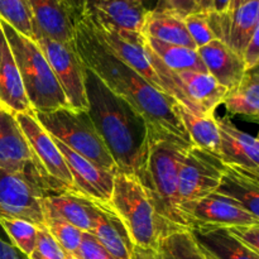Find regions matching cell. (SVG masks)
Here are the masks:
<instances>
[{
  "label": "cell",
  "instance_id": "obj_1",
  "mask_svg": "<svg viewBox=\"0 0 259 259\" xmlns=\"http://www.w3.org/2000/svg\"><path fill=\"white\" fill-rule=\"evenodd\" d=\"M83 4L78 5L76 12L73 37V47L83 67L95 73L115 95L124 99L143 116L151 138L176 137L191 143L177 113L179 103L149 85L99 42L83 14Z\"/></svg>",
  "mask_w": 259,
  "mask_h": 259
},
{
  "label": "cell",
  "instance_id": "obj_2",
  "mask_svg": "<svg viewBox=\"0 0 259 259\" xmlns=\"http://www.w3.org/2000/svg\"><path fill=\"white\" fill-rule=\"evenodd\" d=\"M88 114L119 172L142 181L148 156L149 133L143 116L83 67Z\"/></svg>",
  "mask_w": 259,
  "mask_h": 259
},
{
  "label": "cell",
  "instance_id": "obj_3",
  "mask_svg": "<svg viewBox=\"0 0 259 259\" xmlns=\"http://www.w3.org/2000/svg\"><path fill=\"white\" fill-rule=\"evenodd\" d=\"M108 204L125 225L136 248L158 250L166 235L182 230L159 215L146 187L131 175H115Z\"/></svg>",
  "mask_w": 259,
  "mask_h": 259
},
{
  "label": "cell",
  "instance_id": "obj_4",
  "mask_svg": "<svg viewBox=\"0 0 259 259\" xmlns=\"http://www.w3.org/2000/svg\"><path fill=\"white\" fill-rule=\"evenodd\" d=\"M0 27L18 66L32 111L47 113L68 108L70 105L65 93L38 43L20 34L2 19Z\"/></svg>",
  "mask_w": 259,
  "mask_h": 259
},
{
  "label": "cell",
  "instance_id": "obj_5",
  "mask_svg": "<svg viewBox=\"0 0 259 259\" xmlns=\"http://www.w3.org/2000/svg\"><path fill=\"white\" fill-rule=\"evenodd\" d=\"M191 143L176 137L149 139L148 156L142 184L151 195L161 217L180 229H187L179 211V172L185 152Z\"/></svg>",
  "mask_w": 259,
  "mask_h": 259
},
{
  "label": "cell",
  "instance_id": "obj_6",
  "mask_svg": "<svg viewBox=\"0 0 259 259\" xmlns=\"http://www.w3.org/2000/svg\"><path fill=\"white\" fill-rule=\"evenodd\" d=\"M33 115L51 137L62 142L66 147L100 168L111 174H118V166L109 153L88 111L76 110L68 106L47 113L33 111Z\"/></svg>",
  "mask_w": 259,
  "mask_h": 259
},
{
  "label": "cell",
  "instance_id": "obj_7",
  "mask_svg": "<svg viewBox=\"0 0 259 259\" xmlns=\"http://www.w3.org/2000/svg\"><path fill=\"white\" fill-rule=\"evenodd\" d=\"M66 191L71 190L56 181L0 171V218L22 219L43 229V199Z\"/></svg>",
  "mask_w": 259,
  "mask_h": 259
},
{
  "label": "cell",
  "instance_id": "obj_8",
  "mask_svg": "<svg viewBox=\"0 0 259 259\" xmlns=\"http://www.w3.org/2000/svg\"><path fill=\"white\" fill-rule=\"evenodd\" d=\"M85 4L82 5L83 14L99 42L106 50L110 51L115 57L123 61L132 70L142 76L149 85L162 93L161 82L147 57L146 45H144V38L142 33L119 29L111 24L101 22L89 13Z\"/></svg>",
  "mask_w": 259,
  "mask_h": 259
},
{
  "label": "cell",
  "instance_id": "obj_9",
  "mask_svg": "<svg viewBox=\"0 0 259 259\" xmlns=\"http://www.w3.org/2000/svg\"><path fill=\"white\" fill-rule=\"evenodd\" d=\"M34 40L55 72L68 105L76 110H88L83 66L76 53L73 43H62L51 39L37 28H34Z\"/></svg>",
  "mask_w": 259,
  "mask_h": 259
},
{
  "label": "cell",
  "instance_id": "obj_10",
  "mask_svg": "<svg viewBox=\"0 0 259 259\" xmlns=\"http://www.w3.org/2000/svg\"><path fill=\"white\" fill-rule=\"evenodd\" d=\"M225 167L219 156L191 144L180 166L177 185L180 205L196 201L217 191Z\"/></svg>",
  "mask_w": 259,
  "mask_h": 259
},
{
  "label": "cell",
  "instance_id": "obj_11",
  "mask_svg": "<svg viewBox=\"0 0 259 259\" xmlns=\"http://www.w3.org/2000/svg\"><path fill=\"white\" fill-rule=\"evenodd\" d=\"M179 211L187 229L192 227L228 228L259 224L258 218L253 217L242 205L217 192L196 201L181 204Z\"/></svg>",
  "mask_w": 259,
  "mask_h": 259
},
{
  "label": "cell",
  "instance_id": "obj_12",
  "mask_svg": "<svg viewBox=\"0 0 259 259\" xmlns=\"http://www.w3.org/2000/svg\"><path fill=\"white\" fill-rule=\"evenodd\" d=\"M0 171L55 181L48 176L46 169L30 149L14 114L2 108H0Z\"/></svg>",
  "mask_w": 259,
  "mask_h": 259
},
{
  "label": "cell",
  "instance_id": "obj_13",
  "mask_svg": "<svg viewBox=\"0 0 259 259\" xmlns=\"http://www.w3.org/2000/svg\"><path fill=\"white\" fill-rule=\"evenodd\" d=\"M207 19L215 38L242 56L253 33L259 28V0H252L225 13L209 12Z\"/></svg>",
  "mask_w": 259,
  "mask_h": 259
},
{
  "label": "cell",
  "instance_id": "obj_14",
  "mask_svg": "<svg viewBox=\"0 0 259 259\" xmlns=\"http://www.w3.org/2000/svg\"><path fill=\"white\" fill-rule=\"evenodd\" d=\"M15 119L27 139L30 149L37 157L38 161L40 162L43 168L46 169L48 176L55 181L62 184L71 191L76 192L72 177H71L62 153L56 146L55 139L35 120L33 111L32 113L15 114Z\"/></svg>",
  "mask_w": 259,
  "mask_h": 259
},
{
  "label": "cell",
  "instance_id": "obj_15",
  "mask_svg": "<svg viewBox=\"0 0 259 259\" xmlns=\"http://www.w3.org/2000/svg\"><path fill=\"white\" fill-rule=\"evenodd\" d=\"M53 139L65 158L76 192L94 201L108 204L113 194L114 177L116 174L100 168L95 163L66 147L58 139Z\"/></svg>",
  "mask_w": 259,
  "mask_h": 259
},
{
  "label": "cell",
  "instance_id": "obj_16",
  "mask_svg": "<svg viewBox=\"0 0 259 259\" xmlns=\"http://www.w3.org/2000/svg\"><path fill=\"white\" fill-rule=\"evenodd\" d=\"M34 28L51 39L73 43L77 7L73 0H28Z\"/></svg>",
  "mask_w": 259,
  "mask_h": 259
},
{
  "label": "cell",
  "instance_id": "obj_17",
  "mask_svg": "<svg viewBox=\"0 0 259 259\" xmlns=\"http://www.w3.org/2000/svg\"><path fill=\"white\" fill-rule=\"evenodd\" d=\"M220 131V159L225 166L259 172L258 138L238 129L229 119H217Z\"/></svg>",
  "mask_w": 259,
  "mask_h": 259
},
{
  "label": "cell",
  "instance_id": "obj_18",
  "mask_svg": "<svg viewBox=\"0 0 259 259\" xmlns=\"http://www.w3.org/2000/svg\"><path fill=\"white\" fill-rule=\"evenodd\" d=\"M45 220H60L78 228L81 232L91 233L94 229L96 206L94 200L78 192L66 191L48 195L43 199Z\"/></svg>",
  "mask_w": 259,
  "mask_h": 259
},
{
  "label": "cell",
  "instance_id": "obj_19",
  "mask_svg": "<svg viewBox=\"0 0 259 259\" xmlns=\"http://www.w3.org/2000/svg\"><path fill=\"white\" fill-rule=\"evenodd\" d=\"M96 206L91 234L115 259H134V244L114 210L105 202L94 201Z\"/></svg>",
  "mask_w": 259,
  "mask_h": 259
},
{
  "label": "cell",
  "instance_id": "obj_20",
  "mask_svg": "<svg viewBox=\"0 0 259 259\" xmlns=\"http://www.w3.org/2000/svg\"><path fill=\"white\" fill-rule=\"evenodd\" d=\"M0 108L12 114L32 113L19 70L0 27Z\"/></svg>",
  "mask_w": 259,
  "mask_h": 259
},
{
  "label": "cell",
  "instance_id": "obj_21",
  "mask_svg": "<svg viewBox=\"0 0 259 259\" xmlns=\"http://www.w3.org/2000/svg\"><path fill=\"white\" fill-rule=\"evenodd\" d=\"M197 53L207 72L228 91L234 89L242 81L247 71L242 56L237 55L219 39H214L197 48Z\"/></svg>",
  "mask_w": 259,
  "mask_h": 259
},
{
  "label": "cell",
  "instance_id": "obj_22",
  "mask_svg": "<svg viewBox=\"0 0 259 259\" xmlns=\"http://www.w3.org/2000/svg\"><path fill=\"white\" fill-rule=\"evenodd\" d=\"M90 14L119 29L142 33L151 8L146 0H101L85 4Z\"/></svg>",
  "mask_w": 259,
  "mask_h": 259
},
{
  "label": "cell",
  "instance_id": "obj_23",
  "mask_svg": "<svg viewBox=\"0 0 259 259\" xmlns=\"http://www.w3.org/2000/svg\"><path fill=\"white\" fill-rule=\"evenodd\" d=\"M189 230L201 252L212 259H259V254L235 239L227 228L192 227Z\"/></svg>",
  "mask_w": 259,
  "mask_h": 259
},
{
  "label": "cell",
  "instance_id": "obj_24",
  "mask_svg": "<svg viewBox=\"0 0 259 259\" xmlns=\"http://www.w3.org/2000/svg\"><path fill=\"white\" fill-rule=\"evenodd\" d=\"M215 192L237 201L259 219V172L227 166Z\"/></svg>",
  "mask_w": 259,
  "mask_h": 259
},
{
  "label": "cell",
  "instance_id": "obj_25",
  "mask_svg": "<svg viewBox=\"0 0 259 259\" xmlns=\"http://www.w3.org/2000/svg\"><path fill=\"white\" fill-rule=\"evenodd\" d=\"M179 73L185 91L202 116L214 115L215 109L223 104L228 90L209 72L182 71Z\"/></svg>",
  "mask_w": 259,
  "mask_h": 259
},
{
  "label": "cell",
  "instance_id": "obj_26",
  "mask_svg": "<svg viewBox=\"0 0 259 259\" xmlns=\"http://www.w3.org/2000/svg\"><path fill=\"white\" fill-rule=\"evenodd\" d=\"M142 34L159 42L197 50L187 32L184 18L171 12H158L152 9L147 15Z\"/></svg>",
  "mask_w": 259,
  "mask_h": 259
},
{
  "label": "cell",
  "instance_id": "obj_27",
  "mask_svg": "<svg viewBox=\"0 0 259 259\" xmlns=\"http://www.w3.org/2000/svg\"><path fill=\"white\" fill-rule=\"evenodd\" d=\"M259 68L245 71L242 81L229 90L223 104L233 115H244L254 121L259 118Z\"/></svg>",
  "mask_w": 259,
  "mask_h": 259
},
{
  "label": "cell",
  "instance_id": "obj_28",
  "mask_svg": "<svg viewBox=\"0 0 259 259\" xmlns=\"http://www.w3.org/2000/svg\"><path fill=\"white\" fill-rule=\"evenodd\" d=\"M177 113L194 146L220 157V131L215 115H196L177 104Z\"/></svg>",
  "mask_w": 259,
  "mask_h": 259
},
{
  "label": "cell",
  "instance_id": "obj_29",
  "mask_svg": "<svg viewBox=\"0 0 259 259\" xmlns=\"http://www.w3.org/2000/svg\"><path fill=\"white\" fill-rule=\"evenodd\" d=\"M144 40L147 46L153 51L154 55H157V57L171 70L176 72H182V71L207 72L201 57L197 53V50L159 42L149 37H144Z\"/></svg>",
  "mask_w": 259,
  "mask_h": 259
},
{
  "label": "cell",
  "instance_id": "obj_30",
  "mask_svg": "<svg viewBox=\"0 0 259 259\" xmlns=\"http://www.w3.org/2000/svg\"><path fill=\"white\" fill-rule=\"evenodd\" d=\"M158 250L166 259H205L189 229L166 235L159 243Z\"/></svg>",
  "mask_w": 259,
  "mask_h": 259
},
{
  "label": "cell",
  "instance_id": "obj_31",
  "mask_svg": "<svg viewBox=\"0 0 259 259\" xmlns=\"http://www.w3.org/2000/svg\"><path fill=\"white\" fill-rule=\"evenodd\" d=\"M0 19L20 34L34 39V20L28 0H0Z\"/></svg>",
  "mask_w": 259,
  "mask_h": 259
},
{
  "label": "cell",
  "instance_id": "obj_32",
  "mask_svg": "<svg viewBox=\"0 0 259 259\" xmlns=\"http://www.w3.org/2000/svg\"><path fill=\"white\" fill-rule=\"evenodd\" d=\"M0 225L9 237L10 243L17 247L23 254L29 257L37 244L39 228L25 220L9 219V218H0Z\"/></svg>",
  "mask_w": 259,
  "mask_h": 259
},
{
  "label": "cell",
  "instance_id": "obj_33",
  "mask_svg": "<svg viewBox=\"0 0 259 259\" xmlns=\"http://www.w3.org/2000/svg\"><path fill=\"white\" fill-rule=\"evenodd\" d=\"M46 229L62 248L66 255L77 254L83 233L78 228L60 220H46Z\"/></svg>",
  "mask_w": 259,
  "mask_h": 259
},
{
  "label": "cell",
  "instance_id": "obj_34",
  "mask_svg": "<svg viewBox=\"0 0 259 259\" xmlns=\"http://www.w3.org/2000/svg\"><path fill=\"white\" fill-rule=\"evenodd\" d=\"M184 22L187 28V32H189L191 39L194 40L196 48L202 47V46L207 45L211 40L217 39L211 27H210L209 19H207V13H191V14L186 15L184 18Z\"/></svg>",
  "mask_w": 259,
  "mask_h": 259
},
{
  "label": "cell",
  "instance_id": "obj_35",
  "mask_svg": "<svg viewBox=\"0 0 259 259\" xmlns=\"http://www.w3.org/2000/svg\"><path fill=\"white\" fill-rule=\"evenodd\" d=\"M29 259H66V253L46 228L38 230V239Z\"/></svg>",
  "mask_w": 259,
  "mask_h": 259
},
{
  "label": "cell",
  "instance_id": "obj_36",
  "mask_svg": "<svg viewBox=\"0 0 259 259\" xmlns=\"http://www.w3.org/2000/svg\"><path fill=\"white\" fill-rule=\"evenodd\" d=\"M76 257L80 259H115L91 233H82L80 248Z\"/></svg>",
  "mask_w": 259,
  "mask_h": 259
},
{
  "label": "cell",
  "instance_id": "obj_37",
  "mask_svg": "<svg viewBox=\"0 0 259 259\" xmlns=\"http://www.w3.org/2000/svg\"><path fill=\"white\" fill-rule=\"evenodd\" d=\"M227 230L242 244L259 254V224L234 225L228 227Z\"/></svg>",
  "mask_w": 259,
  "mask_h": 259
},
{
  "label": "cell",
  "instance_id": "obj_38",
  "mask_svg": "<svg viewBox=\"0 0 259 259\" xmlns=\"http://www.w3.org/2000/svg\"><path fill=\"white\" fill-rule=\"evenodd\" d=\"M153 10L171 12L185 18L191 13L197 12L196 0H157Z\"/></svg>",
  "mask_w": 259,
  "mask_h": 259
},
{
  "label": "cell",
  "instance_id": "obj_39",
  "mask_svg": "<svg viewBox=\"0 0 259 259\" xmlns=\"http://www.w3.org/2000/svg\"><path fill=\"white\" fill-rule=\"evenodd\" d=\"M243 62H244L245 70H252L258 67L259 65V28L253 33L249 43L245 47L244 52L242 55Z\"/></svg>",
  "mask_w": 259,
  "mask_h": 259
},
{
  "label": "cell",
  "instance_id": "obj_40",
  "mask_svg": "<svg viewBox=\"0 0 259 259\" xmlns=\"http://www.w3.org/2000/svg\"><path fill=\"white\" fill-rule=\"evenodd\" d=\"M0 259H29L10 242L0 238Z\"/></svg>",
  "mask_w": 259,
  "mask_h": 259
},
{
  "label": "cell",
  "instance_id": "obj_41",
  "mask_svg": "<svg viewBox=\"0 0 259 259\" xmlns=\"http://www.w3.org/2000/svg\"><path fill=\"white\" fill-rule=\"evenodd\" d=\"M134 259H166L159 250L134 248Z\"/></svg>",
  "mask_w": 259,
  "mask_h": 259
},
{
  "label": "cell",
  "instance_id": "obj_42",
  "mask_svg": "<svg viewBox=\"0 0 259 259\" xmlns=\"http://www.w3.org/2000/svg\"><path fill=\"white\" fill-rule=\"evenodd\" d=\"M232 0H212V10L215 13H225L229 10Z\"/></svg>",
  "mask_w": 259,
  "mask_h": 259
},
{
  "label": "cell",
  "instance_id": "obj_43",
  "mask_svg": "<svg viewBox=\"0 0 259 259\" xmlns=\"http://www.w3.org/2000/svg\"><path fill=\"white\" fill-rule=\"evenodd\" d=\"M197 12L209 13L212 10V0H196Z\"/></svg>",
  "mask_w": 259,
  "mask_h": 259
},
{
  "label": "cell",
  "instance_id": "obj_44",
  "mask_svg": "<svg viewBox=\"0 0 259 259\" xmlns=\"http://www.w3.org/2000/svg\"><path fill=\"white\" fill-rule=\"evenodd\" d=\"M248 2H252V0H232V3H230L229 10L237 9V8H239L240 5L245 4V3H248Z\"/></svg>",
  "mask_w": 259,
  "mask_h": 259
},
{
  "label": "cell",
  "instance_id": "obj_45",
  "mask_svg": "<svg viewBox=\"0 0 259 259\" xmlns=\"http://www.w3.org/2000/svg\"><path fill=\"white\" fill-rule=\"evenodd\" d=\"M86 4H93V3H96V2H101V0H85Z\"/></svg>",
  "mask_w": 259,
  "mask_h": 259
},
{
  "label": "cell",
  "instance_id": "obj_46",
  "mask_svg": "<svg viewBox=\"0 0 259 259\" xmlns=\"http://www.w3.org/2000/svg\"><path fill=\"white\" fill-rule=\"evenodd\" d=\"M66 259H80V258L76 257V255H66Z\"/></svg>",
  "mask_w": 259,
  "mask_h": 259
},
{
  "label": "cell",
  "instance_id": "obj_47",
  "mask_svg": "<svg viewBox=\"0 0 259 259\" xmlns=\"http://www.w3.org/2000/svg\"><path fill=\"white\" fill-rule=\"evenodd\" d=\"M202 254H204V253H202ZM205 255V259H212L211 257H209V255H206V254H204Z\"/></svg>",
  "mask_w": 259,
  "mask_h": 259
}]
</instances>
